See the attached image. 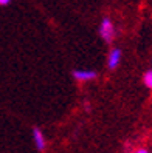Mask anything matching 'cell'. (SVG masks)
Here are the masks:
<instances>
[{"label": "cell", "instance_id": "5b68a950", "mask_svg": "<svg viewBox=\"0 0 152 153\" xmlns=\"http://www.w3.org/2000/svg\"><path fill=\"white\" fill-rule=\"evenodd\" d=\"M143 82H145V85L152 90V70H148L145 74H143Z\"/></svg>", "mask_w": 152, "mask_h": 153}, {"label": "cell", "instance_id": "52a82bcc", "mask_svg": "<svg viewBox=\"0 0 152 153\" xmlns=\"http://www.w3.org/2000/svg\"><path fill=\"white\" fill-rule=\"evenodd\" d=\"M133 153H149V150L148 149H137Z\"/></svg>", "mask_w": 152, "mask_h": 153}, {"label": "cell", "instance_id": "8992f818", "mask_svg": "<svg viewBox=\"0 0 152 153\" xmlns=\"http://www.w3.org/2000/svg\"><path fill=\"white\" fill-rule=\"evenodd\" d=\"M13 2V0H0V6H6V5H10Z\"/></svg>", "mask_w": 152, "mask_h": 153}, {"label": "cell", "instance_id": "6da1fadb", "mask_svg": "<svg viewBox=\"0 0 152 153\" xmlns=\"http://www.w3.org/2000/svg\"><path fill=\"white\" fill-rule=\"evenodd\" d=\"M98 34L100 37L106 42V43H112L117 37V28H115V23L110 17L104 16L100 20V26H98Z\"/></svg>", "mask_w": 152, "mask_h": 153}, {"label": "cell", "instance_id": "3957f363", "mask_svg": "<svg viewBox=\"0 0 152 153\" xmlns=\"http://www.w3.org/2000/svg\"><path fill=\"white\" fill-rule=\"evenodd\" d=\"M121 59H123V53L120 48H112L107 54V68L109 70H117L121 64Z\"/></svg>", "mask_w": 152, "mask_h": 153}, {"label": "cell", "instance_id": "277c9868", "mask_svg": "<svg viewBox=\"0 0 152 153\" xmlns=\"http://www.w3.org/2000/svg\"><path fill=\"white\" fill-rule=\"evenodd\" d=\"M33 141H34V146L39 152H43L47 147V139H45V134L42 133L40 128H33Z\"/></svg>", "mask_w": 152, "mask_h": 153}, {"label": "cell", "instance_id": "7a4b0ae2", "mask_svg": "<svg viewBox=\"0 0 152 153\" xmlns=\"http://www.w3.org/2000/svg\"><path fill=\"white\" fill-rule=\"evenodd\" d=\"M71 76H73L75 80L81 84H85V82H90V80H95L98 77V73L95 70H90V68H76L71 71Z\"/></svg>", "mask_w": 152, "mask_h": 153}]
</instances>
